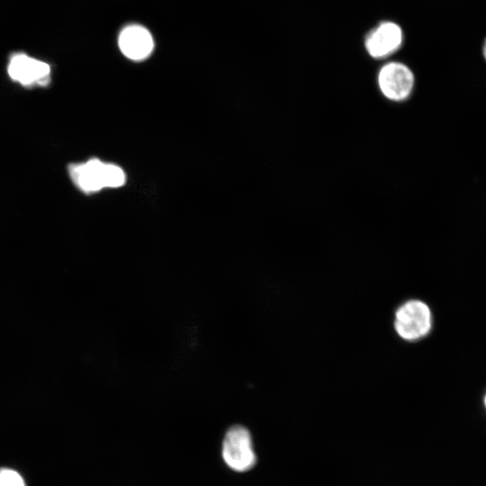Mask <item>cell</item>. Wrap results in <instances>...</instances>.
<instances>
[{
    "label": "cell",
    "mask_w": 486,
    "mask_h": 486,
    "mask_svg": "<svg viewBox=\"0 0 486 486\" xmlns=\"http://www.w3.org/2000/svg\"><path fill=\"white\" fill-rule=\"evenodd\" d=\"M69 175L76 186L86 194L120 187L126 180L125 173L120 166L98 158L71 165Z\"/></svg>",
    "instance_id": "1"
},
{
    "label": "cell",
    "mask_w": 486,
    "mask_h": 486,
    "mask_svg": "<svg viewBox=\"0 0 486 486\" xmlns=\"http://www.w3.org/2000/svg\"><path fill=\"white\" fill-rule=\"evenodd\" d=\"M394 327L398 335L406 340H417L426 336L431 328L428 306L418 300L405 302L396 311Z\"/></svg>",
    "instance_id": "2"
},
{
    "label": "cell",
    "mask_w": 486,
    "mask_h": 486,
    "mask_svg": "<svg viewBox=\"0 0 486 486\" xmlns=\"http://www.w3.org/2000/svg\"><path fill=\"white\" fill-rule=\"evenodd\" d=\"M222 456L229 467L238 472L249 470L256 463L249 431L239 425L231 427L222 445Z\"/></svg>",
    "instance_id": "3"
},
{
    "label": "cell",
    "mask_w": 486,
    "mask_h": 486,
    "mask_svg": "<svg viewBox=\"0 0 486 486\" xmlns=\"http://www.w3.org/2000/svg\"><path fill=\"white\" fill-rule=\"evenodd\" d=\"M414 75L405 64L388 62L378 73V86L389 100L400 102L407 99L414 86Z\"/></svg>",
    "instance_id": "4"
},
{
    "label": "cell",
    "mask_w": 486,
    "mask_h": 486,
    "mask_svg": "<svg viewBox=\"0 0 486 486\" xmlns=\"http://www.w3.org/2000/svg\"><path fill=\"white\" fill-rule=\"evenodd\" d=\"M7 72L14 81L29 86L46 84L50 79V67L44 61L17 53L11 57Z\"/></svg>",
    "instance_id": "5"
},
{
    "label": "cell",
    "mask_w": 486,
    "mask_h": 486,
    "mask_svg": "<svg viewBox=\"0 0 486 486\" xmlns=\"http://www.w3.org/2000/svg\"><path fill=\"white\" fill-rule=\"evenodd\" d=\"M403 32L400 26L386 21L376 26L365 38L364 45L374 58H383L394 53L401 46Z\"/></svg>",
    "instance_id": "6"
},
{
    "label": "cell",
    "mask_w": 486,
    "mask_h": 486,
    "mask_svg": "<svg viewBox=\"0 0 486 486\" xmlns=\"http://www.w3.org/2000/svg\"><path fill=\"white\" fill-rule=\"evenodd\" d=\"M118 45L126 58L140 61L152 53L154 40L146 27L140 24H129L120 32Z\"/></svg>",
    "instance_id": "7"
},
{
    "label": "cell",
    "mask_w": 486,
    "mask_h": 486,
    "mask_svg": "<svg viewBox=\"0 0 486 486\" xmlns=\"http://www.w3.org/2000/svg\"><path fill=\"white\" fill-rule=\"evenodd\" d=\"M0 486H26L23 477L11 468H0Z\"/></svg>",
    "instance_id": "8"
}]
</instances>
